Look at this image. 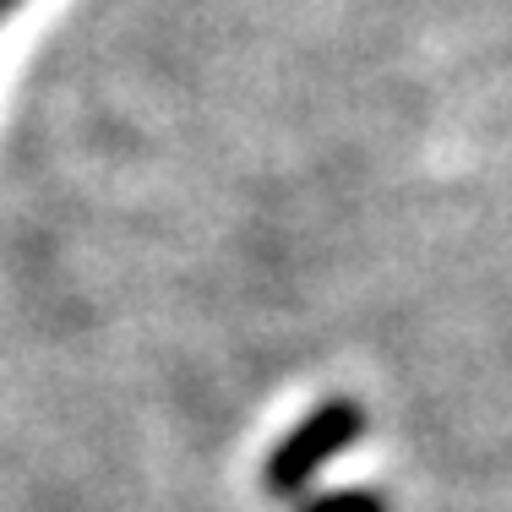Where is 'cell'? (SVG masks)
<instances>
[{
  "mask_svg": "<svg viewBox=\"0 0 512 512\" xmlns=\"http://www.w3.org/2000/svg\"><path fill=\"white\" fill-rule=\"evenodd\" d=\"M360 425H365V420H360L355 404H322L311 420H300L295 431L278 442L273 463H267V485H273L278 496L311 485L338 453H349V447H355Z\"/></svg>",
  "mask_w": 512,
  "mask_h": 512,
  "instance_id": "1",
  "label": "cell"
},
{
  "mask_svg": "<svg viewBox=\"0 0 512 512\" xmlns=\"http://www.w3.org/2000/svg\"><path fill=\"white\" fill-rule=\"evenodd\" d=\"M311 512H382V502L365 496V491H338V496H327V502H316Z\"/></svg>",
  "mask_w": 512,
  "mask_h": 512,
  "instance_id": "2",
  "label": "cell"
},
{
  "mask_svg": "<svg viewBox=\"0 0 512 512\" xmlns=\"http://www.w3.org/2000/svg\"><path fill=\"white\" fill-rule=\"evenodd\" d=\"M22 6V0H0V17H11V11H17Z\"/></svg>",
  "mask_w": 512,
  "mask_h": 512,
  "instance_id": "3",
  "label": "cell"
}]
</instances>
